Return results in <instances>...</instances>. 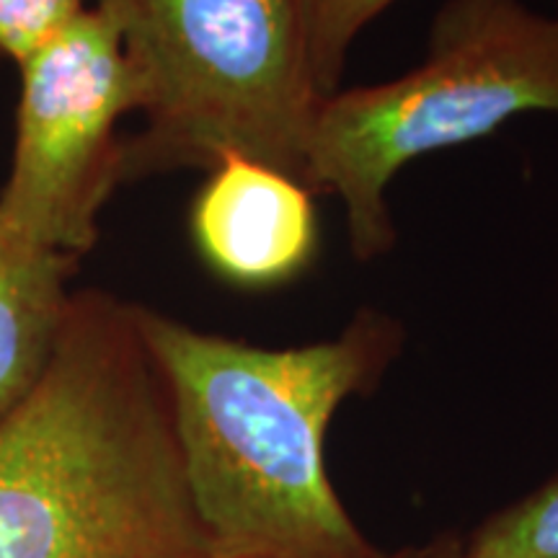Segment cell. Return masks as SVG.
<instances>
[{"mask_svg": "<svg viewBox=\"0 0 558 558\" xmlns=\"http://www.w3.org/2000/svg\"><path fill=\"white\" fill-rule=\"evenodd\" d=\"M132 308L213 558H386L339 499L324 452L341 403L378 388L401 354L399 320L362 308L331 339L259 347Z\"/></svg>", "mask_w": 558, "mask_h": 558, "instance_id": "obj_1", "label": "cell"}, {"mask_svg": "<svg viewBox=\"0 0 558 558\" xmlns=\"http://www.w3.org/2000/svg\"><path fill=\"white\" fill-rule=\"evenodd\" d=\"M0 558H213L135 308L73 290L37 388L0 418Z\"/></svg>", "mask_w": 558, "mask_h": 558, "instance_id": "obj_2", "label": "cell"}, {"mask_svg": "<svg viewBox=\"0 0 558 558\" xmlns=\"http://www.w3.org/2000/svg\"><path fill=\"white\" fill-rule=\"evenodd\" d=\"M120 34L143 130L122 184L209 171L226 156L303 181L318 104L300 0H94Z\"/></svg>", "mask_w": 558, "mask_h": 558, "instance_id": "obj_3", "label": "cell"}, {"mask_svg": "<svg viewBox=\"0 0 558 558\" xmlns=\"http://www.w3.org/2000/svg\"><path fill=\"white\" fill-rule=\"evenodd\" d=\"M530 111L558 114V16L525 0H445L422 65L318 104L303 184L337 194L352 254L373 262L396 243V173Z\"/></svg>", "mask_w": 558, "mask_h": 558, "instance_id": "obj_4", "label": "cell"}, {"mask_svg": "<svg viewBox=\"0 0 558 558\" xmlns=\"http://www.w3.org/2000/svg\"><path fill=\"white\" fill-rule=\"evenodd\" d=\"M21 88L0 226L19 243L81 259L122 184L124 137L137 83L120 34L94 5L19 62Z\"/></svg>", "mask_w": 558, "mask_h": 558, "instance_id": "obj_5", "label": "cell"}, {"mask_svg": "<svg viewBox=\"0 0 558 558\" xmlns=\"http://www.w3.org/2000/svg\"><path fill=\"white\" fill-rule=\"evenodd\" d=\"M190 230L220 279L267 290L295 279L318 251L313 192L262 160L226 156L194 194Z\"/></svg>", "mask_w": 558, "mask_h": 558, "instance_id": "obj_6", "label": "cell"}, {"mask_svg": "<svg viewBox=\"0 0 558 558\" xmlns=\"http://www.w3.org/2000/svg\"><path fill=\"white\" fill-rule=\"evenodd\" d=\"M78 262L24 246L0 226V418L37 388L50 367Z\"/></svg>", "mask_w": 558, "mask_h": 558, "instance_id": "obj_7", "label": "cell"}, {"mask_svg": "<svg viewBox=\"0 0 558 558\" xmlns=\"http://www.w3.org/2000/svg\"><path fill=\"white\" fill-rule=\"evenodd\" d=\"M458 558H558V473L458 538Z\"/></svg>", "mask_w": 558, "mask_h": 558, "instance_id": "obj_8", "label": "cell"}, {"mask_svg": "<svg viewBox=\"0 0 558 558\" xmlns=\"http://www.w3.org/2000/svg\"><path fill=\"white\" fill-rule=\"evenodd\" d=\"M393 0H300L313 78L324 96L339 90L347 54L362 29Z\"/></svg>", "mask_w": 558, "mask_h": 558, "instance_id": "obj_9", "label": "cell"}, {"mask_svg": "<svg viewBox=\"0 0 558 558\" xmlns=\"http://www.w3.org/2000/svg\"><path fill=\"white\" fill-rule=\"evenodd\" d=\"M86 9L88 0H0V60L19 65Z\"/></svg>", "mask_w": 558, "mask_h": 558, "instance_id": "obj_10", "label": "cell"}, {"mask_svg": "<svg viewBox=\"0 0 558 558\" xmlns=\"http://www.w3.org/2000/svg\"><path fill=\"white\" fill-rule=\"evenodd\" d=\"M416 558H458V538H437L418 548Z\"/></svg>", "mask_w": 558, "mask_h": 558, "instance_id": "obj_11", "label": "cell"}, {"mask_svg": "<svg viewBox=\"0 0 558 558\" xmlns=\"http://www.w3.org/2000/svg\"><path fill=\"white\" fill-rule=\"evenodd\" d=\"M418 556V548H403V550H396V554H386V558H416Z\"/></svg>", "mask_w": 558, "mask_h": 558, "instance_id": "obj_12", "label": "cell"}]
</instances>
